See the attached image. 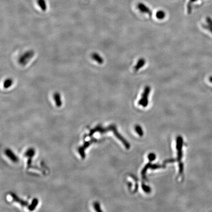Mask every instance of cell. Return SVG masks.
<instances>
[{"mask_svg": "<svg viewBox=\"0 0 212 212\" xmlns=\"http://www.w3.org/2000/svg\"><path fill=\"white\" fill-rule=\"evenodd\" d=\"M35 52L33 50H29L22 54L18 59V63L22 66H25L28 63L29 60L35 56Z\"/></svg>", "mask_w": 212, "mask_h": 212, "instance_id": "6da1fadb", "label": "cell"}, {"mask_svg": "<svg viewBox=\"0 0 212 212\" xmlns=\"http://www.w3.org/2000/svg\"><path fill=\"white\" fill-rule=\"evenodd\" d=\"M151 91V87L150 86H146L143 90V93H142V97L138 101V105L145 107L148 105V96Z\"/></svg>", "mask_w": 212, "mask_h": 212, "instance_id": "7a4b0ae2", "label": "cell"}, {"mask_svg": "<svg viewBox=\"0 0 212 212\" xmlns=\"http://www.w3.org/2000/svg\"><path fill=\"white\" fill-rule=\"evenodd\" d=\"M96 142H97L96 139L94 138H92L91 139L89 140V141L84 142L83 145H82V146H80V147L78 148V152H79V154L80 155V157H81L82 159H84L85 157H86L85 149H86V148H88L90 146V145Z\"/></svg>", "mask_w": 212, "mask_h": 212, "instance_id": "3957f363", "label": "cell"}, {"mask_svg": "<svg viewBox=\"0 0 212 212\" xmlns=\"http://www.w3.org/2000/svg\"><path fill=\"white\" fill-rule=\"evenodd\" d=\"M138 9L142 13H146L148 14L149 16H150V17H151L152 16V12L151 9L143 3H139L138 5Z\"/></svg>", "mask_w": 212, "mask_h": 212, "instance_id": "277c9868", "label": "cell"}, {"mask_svg": "<svg viewBox=\"0 0 212 212\" xmlns=\"http://www.w3.org/2000/svg\"><path fill=\"white\" fill-rule=\"evenodd\" d=\"M5 153L6 155V156L8 157L10 160H12L13 162H17L19 161V159L17 157V156L15 155L13 151H12L9 149H6L5 151Z\"/></svg>", "mask_w": 212, "mask_h": 212, "instance_id": "5b68a950", "label": "cell"}, {"mask_svg": "<svg viewBox=\"0 0 212 212\" xmlns=\"http://www.w3.org/2000/svg\"><path fill=\"white\" fill-rule=\"evenodd\" d=\"M35 150L33 148H29L27 150L26 152L25 153V156L26 157L29 158L28 162V165L29 167L31 166L32 164V159L35 156Z\"/></svg>", "mask_w": 212, "mask_h": 212, "instance_id": "8992f818", "label": "cell"}, {"mask_svg": "<svg viewBox=\"0 0 212 212\" xmlns=\"http://www.w3.org/2000/svg\"><path fill=\"white\" fill-rule=\"evenodd\" d=\"M10 194L12 198L13 199V201L17 202V203H19L22 206H27L28 205V202H26L25 201L23 200L22 199L19 198L18 196H17L16 194H15L14 193H11Z\"/></svg>", "mask_w": 212, "mask_h": 212, "instance_id": "52a82bcc", "label": "cell"}, {"mask_svg": "<svg viewBox=\"0 0 212 212\" xmlns=\"http://www.w3.org/2000/svg\"><path fill=\"white\" fill-rule=\"evenodd\" d=\"M91 58L92 60L96 61L97 63L99 64H102L104 62V60L102 56H101L100 54L97 53H93L91 54Z\"/></svg>", "mask_w": 212, "mask_h": 212, "instance_id": "ba28073f", "label": "cell"}, {"mask_svg": "<svg viewBox=\"0 0 212 212\" xmlns=\"http://www.w3.org/2000/svg\"><path fill=\"white\" fill-rule=\"evenodd\" d=\"M53 98L55 101V103L57 107H60L62 105V101H61V95L60 93L58 92H56L53 95Z\"/></svg>", "mask_w": 212, "mask_h": 212, "instance_id": "9c48e42d", "label": "cell"}, {"mask_svg": "<svg viewBox=\"0 0 212 212\" xmlns=\"http://www.w3.org/2000/svg\"><path fill=\"white\" fill-rule=\"evenodd\" d=\"M146 60L143 58H141L139 59V60L137 62V64L135 66L134 68V72H138L139 69L142 68L144 65L145 64Z\"/></svg>", "mask_w": 212, "mask_h": 212, "instance_id": "30bf717a", "label": "cell"}, {"mask_svg": "<svg viewBox=\"0 0 212 212\" xmlns=\"http://www.w3.org/2000/svg\"><path fill=\"white\" fill-rule=\"evenodd\" d=\"M13 80L12 78H8L4 81L3 87L5 89L9 88L13 84Z\"/></svg>", "mask_w": 212, "mask_h": 212, "instance_id": "8fae6325", "label": "cell"}, {"mask_svg": "<svg viewBox=\"0 0 212 212\" xmlns=\"http://www.w3.org/2000/svg\"><path fill=\"white\" fill-rule=\"evenodd\" d=\"M39 204V200L37 198H34L32 199V202L31 204L29 205L28 209L29 211H33L36 209L37 205Z\"/></svg>", "mask_w": 212, "mask_h": 212, "instance_id": "7c38bea8", "label": "cell"}, {"mask_svg": "<svg viewBox=\"0 0 212 212\" xmlns=\"http://www.w3.org/2000/svg\"><path fill=\"white\" fill-rule=\"evenodd\" d=\"M37 4L43 11H46L47 7L45 0H37Z\"/></svg>", "mask_w": 212, "mask_h": 212, "instance_id": "4fadbf2b", "label": "cell"}, {"mask_svg": "<svg viewBox=\"0 0 212 212\" xmlns=\"http://www.w3.org/2000/svg\"><path fill=\"white\" fill-rule=\"evenodd\" d=\"M156 16L158 19L162 20L166 17V13L162 10H159L156 12Z\"/></svg>", "mask_w": 212, "mask_h": 212, "instance_id": "5bb4252c", "label": "cell"}, {"mask_svg": "<svg viewBox=\"0 0 212 212\" xmlns=\"http://www.w3.org/2000/svg\"><path fill=\"white\" fill-rule=\"evenodd\" d=\"M196 1H197V0H190L189 2L188 3V5H187V9H188V12L189 14H190L192 12V4L196 2Z\"/></svg>", "mask_w": 212, "mask_h": 212, "instance_id": "9a60e30c", "label": "cell"}, {"mask_svg": "<svg viewBox=\"0 0 212 212\" xmlns=\"http://www.w3.org/2000/svg\"><path fill=\"white\" fill-rule=\"evenodd\" d=\"M93 207L95 210L97 212H102V210L100 209V206L98 202H95L93 203Z\"/></svg>", "mask_w": 212, "mask_h": 212, "instance_id": "2e32d148", "label": "cell"}, {"mask_svg": "<svg viewBox=\"0 0 212 212\" xmlns=\"http://www.w3.org/2000/svg\"><path fill=\"white\" fill-rule=\"evenodd\" d=\"M136 130H137V132L138 133V134H139V135H142V130H141V128L140 127L137 126V127H136Z\"/></svg>", "mask_w": 212, "mask_h": 212, "instance_id": "e0dca14e", "label": "cell"}, {"mask_svg": "<svg viewBox=\"0 0 212 212\" xmlns=\"http://www.w3.org/2000/svg\"><path fill=\"white\" fill-rule=\"evenodd\" d=\"M155 159V155L154 154H151L149 155V159L150 161L154 160Z\"/></svg>", "mask_w": 212, "mask_h": 212, "instance_id": "ac0fdd59", "label": "cell"}]
</instances>
